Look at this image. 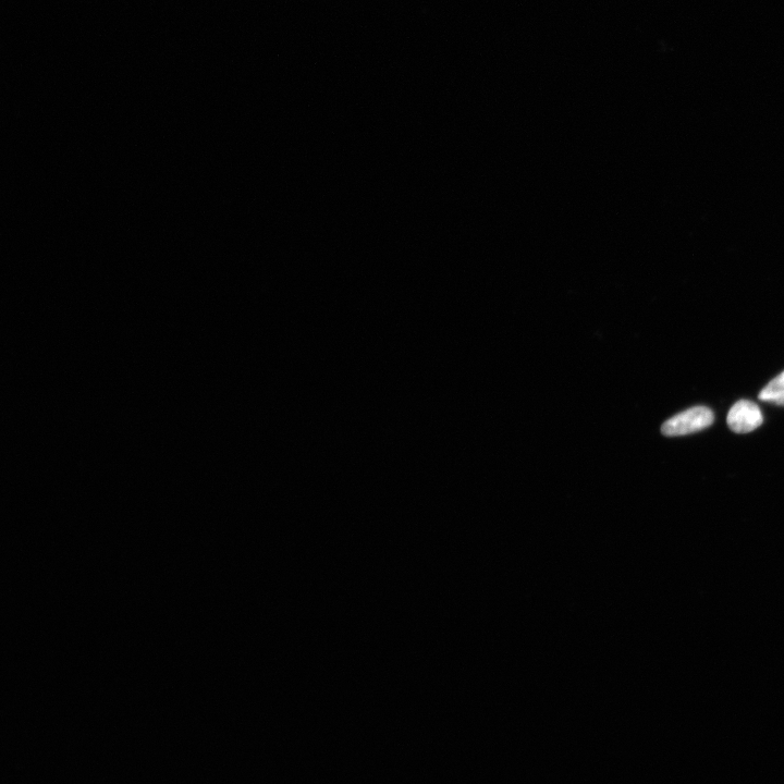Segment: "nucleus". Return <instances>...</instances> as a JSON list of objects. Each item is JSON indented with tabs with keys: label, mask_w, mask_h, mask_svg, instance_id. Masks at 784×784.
Wrapping results in <instances>:
<instances>
[{
	"label": "nucleus",
	"mask_w": 784,
	"mask_h": 784,
	"mask_svg": "<svg viewBox=\"0 0 784 784\" xmlns=\"http://www.w3.org/2000/svg\"><path fill=\"white\" fill-rule=\"evenodd\" d=\"M712 410L706 407H695L669 419L661 432L668 437L684 436L705 430L714 423Z\"/></svg>",
	"instance_id": "f257e3e1"
},
{
	"label": "nucleus",
	"mask_w": 784,
	"mask_h": 784,
	"mask_svg": "<svg viewBox=\"0 0 784 784\" xmlns=\"http://www.w3.org/2000/svg\"><path fill=\"white\" fill-rule=\"evenodd\" d=\"M727 422L734 433L747 434L763 424V414L754 402L741 400L730 410Z\"/></svg>",
	"instance_id": "f03ea898"
},
{
	"label": "nucleus",
	"mask_w": 784,
	"mask_h": 784,
	"mask_svg": "<svg viewBox=\"0 0 784 784\" xmlns=\"http://www.w3.org/2000/svg\"><path fill=\"white\" fill-rule=\"evenodd\" d=\"M759 399L784 406V372L762 390Z\"/></svg>",
	"instance_id": "7ed1b4c3"
}]
</instances>
